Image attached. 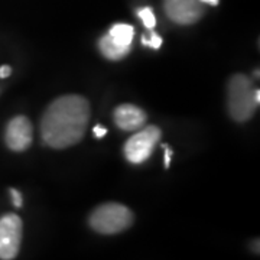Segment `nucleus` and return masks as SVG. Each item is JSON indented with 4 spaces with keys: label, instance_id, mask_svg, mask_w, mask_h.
Segmentation results:
<instances>
[{
    "label": "nucleus",
    "instance_id": "f257e3e1",
    "mask_svg": "<svg viewBox=\"0 0 260 260\" xmlns=\"http://www.w3.org/2000/svg\"><path fill=\"white\" fill-rule=\"evenodd\" d=\"M91 110L83 95L67 94L52 102L42 116L41 136L54 149L74 146L85 135Z\"/></svg>",
    "mask_w": 260,
    "mask_h": 260
},
{
    "label": "nucleus",
    "instance_id": "f03ea898",
    "mask_svg": "<svg viewBox=\"0 0 260 260\" xmlns=\"http://www.w3.org/2000/svg\"><path fill=\"white\" fill-rule=\"evenodd\" d=\"M135 221V215L126 205L104 203L99 205L88 217V224L100 234H117L127 230Z\"/></svg>",
    "mask_w": 260,
    "mask_h": 260
},
{
    "label": "nucleus",
    "instance_id": "7ed1b4c3",
    "mask_svg": "<svg viewBox=\"0 0 260 260\" xmlns=\"http://www.w3.org/2000/svg\"><path fill=\"white\" fill-rule=\"evenodd\" d=\"M253 85L250 78L244 74L233 75L227 85L229 113L239 123L250 120L257 104L253 99Z\"/></svg>",
    "mask_w": 260,
    "mask_h": 260
},
{
    "label": "nucleus",
    "instance_id": "20e7f679",
    "mask_svg": "<svg viewBox=\"0 0 260 260\" xmlns=\"http://www.w3.org/2000/svg\"><path fill=\"white\" fill-rule=\"evenodd\" d=\"M160 129L158 126H148L133 135L124 145V156L130 164L139 165L148 160L155 146L160 140Z\"/></svg>",
    "mask_w": 260,
    "mask_h": 260
},
{
    "label": "nucleus",
    "instance_id": "39448f33",
    "mask_svg": "<svg viewBox=\"0 0 260 260\" xmlns=\"http://www.w3.org/2000/svg\"><path fill=\"white\" fill-rule=\"evenodd\" d=\"M22 242V220L16 214H5L0 218V260H13Z\"/></svg>",
    "mask_w": 260,
    "mask_h": 260
},
{
    "label": "nucleus",
    "instance_id": "423d86ee",
    "mask_svg": "<svg viewBox=\"0 0 260 260\" xmlns=\"http://www.w3.org/2000/svg\"><path fill=\"white\" fill-rule=\"evenodd\" d=\"M167 16L178 25L197 23L204 15V6L200 0H164Z\"/></svg>",
    "mask_w": 260,
    "mask_h": 260
},
{
    "label": "nucleus",
    "instance_id": "0eeeda50",
    "mask_svg": "<svg viewBox=\"0 0 260 260\" xmlns=\"http://www.w3.org/2000/svg\"><path fill=\"white\" fill-rule=\"evenodd\" d=\"M6 145L13 152H23L32 145L34 129L32 123L25 116H16L8 123L6 127Z\"/></svg>",
    "mask_w": 260,
    "mask_h": 260
},
{
    "label": "nucleus",
    "instance_id": "6e6552de",
    "mask_svg": "<svg viewBox=\"0 0 260 260\" xmlns=\"http://www.w3.org/2000/svg\"><path fill=\"white\" fill-rule=\"evenodd\" d=\"M114 123L119 129L124 132H133L143 127L146 123V113L138 106L133 104H121L114 110Z\"/></svg>",
    "mask_w": 260,
    "mask_h": 260
},
{
    "label": "nucleus",
    "instance_id": "1a4fd4ad",
    "mask_svg": "<svg viewBox=\"0 0 260 260\" xmlns=\"http://www.w3.org/2000/svg\"><path fill=\"white\" fill-rule=\"evenodd\" d=\"M130 48L132 47H124V45L117 44L110 35H104L99 41V49H100V52L103 54V56H106L110 61L123 59L124 56L129 55Z\"/></svg>",
    "mask_w": 260,
    "mask_h": 260
},
{
    "label": "nucleus",
    "instance_id": "9d476101",
    "mask_svg": "<svg viewBox=\"0 0 260 260\" xmlns=\"http://www.w3.org/2000/svg\"><path fill=\"white\" fill-rule=\"evenodd\" d=\"M109 35L120 45L124 47H132L133 38H135V28L127 23H116L110 28Z\"/></svg>",
    "mask_w": 260,
    "mask_h": 260
},
{
    "label": "nucleus",
    "instance_id": "9b49d317",
    "mask_svg": "<svg viewBox=\"0 0 260 260\" xmlns=\"http://www.w3.org/2000/svg\"><path fill=\"white\" fill-rule=\"evenodd\" d=\"M138 16L142 19V22H143V25L146 28L150 29V30L155 28L156 18H155V13H153L152 8H142V9H139L138 10Z\"/></svg>",
    "mask_w": 260,
    "mask_h": 260
},
{
    "label": "nucleus",
    "instance_id": "f8f14e48",
    "mask_svg": "<svg viewBox=\"0 0 260 260\" xmlns=\"http://www.w3.org/2000/svg\"><path fill=\"white\" fill-rule=\"evenodd\" d=\"M142 44L143 45H148V47L153 48V49H158L162 45V38L159 37L158 34H155V32H150V37H143L142 38Z\"/></svg>",
    "mask_w": 260,
    "mask_h": 260
},
{
    "label": "nucleus",
    "instance_id": "ddd939ff",
    "mask_svg": "<svg viewBox=\"0 0 260 260\" xmlns=\"http://www.w3.org/2000/svg\"><path fill=\"white\" fill-rule=\"evenodd\" d=\"M9 192L10 197H12V203H13V205H15L16 208H20V207L23 205V197H22V194L19 192L18 189H15V188H10Z\"/></svg>",
    "mask_w": 260,
    "mask_h": 260
},
{
    "label": "nucleus",
    "instance_id": "4468645a",
    "mask_svg": "<svg viewBox=\"0 0 260 260\" xmlns=\"http://www.w3.org/2000/svg\"><path fill=\"white\" fill-rule=\"evenodd\" d=\"M94 136L97 138V139H102V138H104L106 135H107V129L104 127V126H102V124H97V126H94Z\"/></svg>",
    "mask_w": 260,
    "mask_h": 260
},
{
    "label": "nucleus",
    "instance_id": "2eb2a0df",
    "mask_svg": "<svg viewBox=\"0 0 260 260\" xmlns=\"http://www.w3.org/2000/svg\"><path fill=\"white\" fill-rule=\"evenodd\" d=\"M10 74H12V68H10L9 65L0 67V78H8Z\"/></svg>",
    "mask_w": 260,
    "mask_h": 260
},
{
    "label": "nucleus",
    "instance_id": "dca6fc26",
    "mask_svg": "<svg viewBox=\"0 0 260 260\" xmlns=\"http://www.w3.org/2000/svg\"><path fill=\"white\" fill-rule=\"evenodd\" d=\"M164 149H165V168H169V165H171V156H172L174 152L167 145H164Z\"/></svg>",
    "mask_w": 260,
    "mask_h": 260
},
{
    "label": "nucleus",
    "instance_id": "f3484780",
    "mask_svg": "<svg viewBox=\"0 0 260 260\" xmlns=\"http://www.w3.org/2000/svg\"><path fill=\"white\" fill-rule=\"evenodd\" d=\"M253 99H254V103L259 106V103H260V91H259V88H256L254 91H253Z\"/></svg>",
    "mask_w": 260,
    "mask_h": 260
},
{
    "label": "nucleus",
    "instance_id": "a211bd4d",
    "mask_svg": "<svg viewBox=\"0 0 260 260\" xmlns=\"http://www.w3.org/2000/svg\"><path fill=\"white\" fill-rule=\"evenodd\" d=\"M201 3H207V5H211V6H217L220 3V0H200Z\"/></svg>",
    "mask_w": 260,
    "mask_h": 260
}]
</instances>
